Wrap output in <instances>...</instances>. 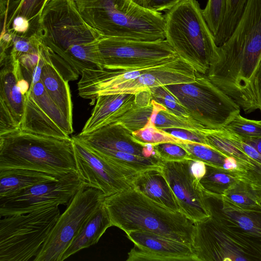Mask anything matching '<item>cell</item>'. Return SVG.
<instances>
[{
	"label": "cell",
	"mask_w": 261,
	"mask_h": 261,
	"mask_svg": "<svg viewBox=\"0 0 261 261\" xmlns=\"http://www.w3.org/2000/svg\"><path fill=\"white\" fill-rule=\"evenodd\" d=\"M38 24L42 42L66 81L77 80L85 69H102L99 35L84 21L73 0H49Z\"/></svg>",
	"instance_id": "cell-1"
},
{
	"label": "cell",
	"mask_w": 261,
	"mask_h": 261,
	"mask_svg": "<svg viewBox=\"0 0 261 261\" xmlns=\"http://www.w3.org/2000/svg\"><path fill=\"white\" fill-rule=\"evenodd\" d=\"M103 203L112 226L125 233L145 231L192 246L195 222L182 213L169 209L134 187L106 197Z\"/></svg>",
	"instance_id": "cell-2"
},
{
	"label": "cell",
	"mask_w": 261,
	"mask_h": 261,
	"mask_svg": "<svg viewBox=\"0 0 261 261\" xmlns=\"http://www.w3.org/2000/svg\"><path fill=\"white\" fill-rule=\"evenodd\" d=\"M84 21L99 35L154 41L166 39L165 18L132 0H73Z\"/></svg>",
	"instance_id": "cell-3"
},
{
	"label": "cell",
	"mask_w": 261,
	"mask_h": 261,
	"mask_svg": "<svg viewBox=\"0 0 261 261\" xmlns=\"http://www.w3.org/2000/svg\"><path fill=\"white\" fill-rule=\"evenodd\" d=\"M24 169L58 178L76 172L72 138L60 139L17 129L0 135V169Z\"/></svg>",
	"instance_id": "cell-4"
},
{
	"label": "cell",
	"mask_w": 261,
	"mask_h": 261,
	"mask_svg": "<svg viewBox=\"0 0 261 261\" xmlns=\"http://www.w3.org/2000/svg\"><path fill=\"white\" fill-rule=\"evenodd\" d=\"M166 40L197 72L206 75L219 56L215 42L196 0H182L167 11Z\"/></svg>",
	"instance_id": "cell-5"
},
{
	"label": "cell",
	"mask_w": 261,
	"mask_h": 261,
	"mask_svg": "<svg viewBox=\"0 0 261 261\" xmlns=\"http://www.w3.org/2000/svg\"><path fill=\"white\" fill-rule=\"evenodd\" d=\"M60 216L58 206L0 220V261H27L35 257Z\"/></svg>",
	"instance_id": "cell-6"
},
{
	"label": "cell",
	"mask_w": 261,
	"mask_h": 261,
	"mask_svg": "<svg viewBox=\"0 0 261 261\" xmlns=\"http://www.w3.org/2000/svg\"><path fill=\"white\" fill-rule=\"evenodd\" d=\"M165 87L191 117L206 128H223L240 113L239 106L206 75L197 72L195 82Z\"/></svg>",
	"instance_id": "cell-7"
},
{
	"label": "cell",
	"mask_w": 261,
	"mask_h": 261,
	"mask_svg": "<svg viewBox=\"0 0 261 261\" xmlns=\"http://www.w3.org/2000/svg\"><path fill=\"white\" fill-rule=\"evenodd\" d=\"M97 47L102 69L147 68L179 57L166 40L141 41L99 35Z\"/></svg>",
	"instance_id": "cell-8"
},
{
	"label": "cell",
	"mask_w": 261,
	"mask_h": 261,
	"mask_svg": "<svg viewBox=\"0 0 261 261\" xmlns=\"http://www.w3.org/2000/svg\"><path fill=\"white\" fill-rule=\"evenodd\" d=\"M100 190L84 185L60 215L34 261H61V257L81 229L103 202Z\"/></svg>",
	"instance_id": "cell-9"
},
{
	"label": "cell",
	"mask_w": 261,
	"mask_h": 261,
	"mask_svg": "<svg viewBox=\"0 0 261 261\" xmlns=\"http://www.w3.org/2000/svg\"><path fill=\"white\" fill-rule=\"evenodd\" d=\"M192 247L198 261L261 260L254 246L210 216L195 222Z\"/></svg>",
	"instance_id": "cell-10"
},
{
	"label": "cell",
	"mask_w": 261,
	"mask_h": 261,
	"mask_svg": "<svg viewBox=\"0 0 261 261\" xmlns=\"http://www.w3.org/2000/svg\"><path fill=\"white\" fill-rule=\"evenodd\" d=\"M71 138L76 172L86 188L98 189L107 197L134 187V181L140 172L110 163L76 136Z\"/></svg>",
	"instance_id": "cell-11"
},
{
	"label": "cell",
	"mask_w": 261,
	"mask_h": 261,
	"mask_svg": "<svg viewBox=\"0 0 261 261\" xmlns=\"http://www.w3.org/2000/svg\"><path fill=\"white\" fill-rule=\"evenodd\" d=\"M84 185L77 172H71L56 181L33 186L0 199V216L23 214L67 204Z\"/></svg>",
	"instance_id": "cell-12"
},
{
	"label": "cell",
	"mask_w": 261,
	"mask_h": 261,
	"mask_svg": "<svg viewBox=\"0 0 261 261\" xmlns=\"http://www.w3.org/2000/svg\"><path fill=\"white\" fill-rule=\"evenodd\" d=\"M0 135L20 129L30 85L10 54L0 59Z\"/></svg>",
	"instance_id": "cell-13"
},
{
	"label": "cell",
	"mask_w": 261,
	"mask_h": 261,
	"mask_svg": "<svg viewBox=\"0 0 261 261\" xmlns=\"http://www.w3.org/2000/svg\"><path fill=\"white\" fill-rule=\"evenodd\" d=\"M191 160L161 162L160 170L172 190L180 212L194 222L210 215L199 180L193 173Z\"/></svg>",
	"instance_id": "cell-14"
},
{
	"label": "cell",
	"mask_w": 261,
	"mask_h": 261,
	"mask_svg": "<svg viewBox=\"0 0 261 261\" xmlns=\"http://www.w3.org/2000/svg\"><path fill=\"white\" fill-rule=\"evenodd\" d=\"M203 193L210 217L241 235L261 254V211L242 208L223 195Z\"/></svg>",
	"instance_id": "cell-15"
},
{
	"label": "cell",
	"mask_w": 261,
	"mask_h": 261,
	"mask_svg": "<svg viewBox=\"0 0 261 261\" xmlns=\"http://www.w3.org/2000/svg\"><path fill=\"white\" fill-rule=\"evenodd\" d=\"M126 234L134 244L127 261H198L191 245L145 231Z\"/></svg>",
	"instance_id": "cell-16"
},
{
	"label": "cell",
	"mask_w": 261,
	"mask_h": 261,
	"mask_svg": "<svg viewBox=\"0 0 261 261\" xmlns=\"http://www.w3.org/2000/svg\"><path fill=\"white\" fill-rule=\"evenodd\" d=\"M76 137L93 150L121 151L149 158H159L150 144L143 145L122 125L112 123L90 134Z\"/></svg>",
	"instance_id": "cell-17"
},
{
	"label": "cell",
	"mask_w": 261,
	"mask_h": 261,
	"mask_svg": "<svg viewBox=\"0 0 261 261\" xmlns=\"http://www.w3.org/2000/svg\"><path fill=\"white\" fill-rule=\"evenodd\" d=\"M135 100L136 95L129 93L98 96L90 117L79 135H87L114 123L135 106Z\"/></svg>",
	"instance_id": "cell-18"
},
{
	"label": "cell",
	"mask_w": 261,
	"mask_h": 261,
	"mask_svg": "<svg viewBox=\"0 0 261 261\" xmlns=\"http://www.w3.org/2000/svg\"><path fill=\"white\" fill-rule=\"evenodd\" d=\"M42 55L41 81L50 97L67 119L73 124V107L68 82L55 65L49 50L43 43Z\"/></svg>",
	"instance_id": "cell-19"
},
{
	"label": "cell",
	"mask_w": 261,
	"mask_h": 261,
	"mask_svg": "<svg viewBox=\"0 0 261 261\" xmlns=\"http://www.w3.org/2000/svg\"><path fill=\"white\" fill-rule=\"evenodd\" d=\"M133 184L134 188L153 201L172 211L180 212L176 199L160 169L141 172Z\"/></svg>",
	"instance_id": "cell-20"
},
{
	"label": "cell",
	"mask_w": 261,
	"mask_h": 261,
	"mask_svg": "<svg viewBox=\"0 0 261 261\" xmlns=\"http://www.w3.org/2000/svg\"><path fill=\"white\" fill-rule=\"evenodd\" d=\"M113 226L103 202L89 218L63 253L61 261L96 244L106 230Z\"/></svg>",
	"instance_id": "cell-21"
},
{
	"label": "cell",
	"mask_w": 261,
	"mask_h": 261,
	"mask_svg": "<svg viewBox=\"0 0 261 261\" xmlns=\"http://www.w3.org/2000/svg\"><path fill=\"white\" fill-rule=\"evenodd\" d=\"M59 179L45 173L28 169H0V199L9 197L33 186Z\"/></svg>",
	"instance_id": "cell-22"
},
{
	"label": "cell",
	"mask_w": 261,
	"mask_h": 261,
	"mask_svg": "<svg viewBox=\"0 0 261 261\" xmlns=\"http://www.w3.org/2000/svg\"><path fill=\"white\" fill-rule=\"evenodd\" d=\"M200 132L204 136L208 146L226 157L236 159L245 168L246 171L244 175L253 168L251 158L235 143L228 130L224 128H204L200 130Z\"/></svg>",
	"instance_id": "cell-23"
},
{
	"label": "cell",
	"mask_w": 261,
	"mask_h": 261,
	"mask_svg": "<svg viewBox=\"0 0 261 261\" xmlns=\"http://www.w3.org/2000/svg\"><path fill=\"white\" fill-rule=\"evenodd\" d=\"M237 206L248 210L261 211V190L244 179H239L223 195Z\"/></svg>",
	"instance_id": "cell-24"
},
{
	"label": "cell",
	"mask_w": 261,
	"mask_h": 261,
	"mask_svg": "<svg viewBox=\"0 0 261 261\" xmlns=\"http://www.w3.org/2000/svg\"><path fill=\"white\" fill-rule=\"evenodd\" d=\"M153 111L149 121L159 129H182L197 132L205 128L193 119L180 117L152 99Z\"/></svg>",
	"instance_id": "cell-25"
},
{
	"label": "cell",
	"mask_w": 261,
	"mask_h": 261,
	"mask_svg": "<svg viewBox=\"0 0 261 261\" xmlns=\"http://www.w3.org/2000/svg\"><path fill=\"white\" fill-rule=\"evenodd\" d=\"M205 166V173L200 179L199 182L203 190L206 192L223 195L231 185L241 179L236 172L207 164Z\"/></svg>",
	"instance_id": "cell-26"
},
{
	"label": "cell",
	"mask_w": 261,
	"mask_h": 261,
	"mask_svg": "<svg viewBox=\"0 0 261 261\" xmlns=\"http://www.w3.org/2000/svg\"><path fill=\"white\" fill-rule=\"evenodd\" d=\"M49 0H14L8 8L5 31L10 29L13 19L18 16L25 17L30 26L38 25L41 12Z\"/></svg>",
	"instance_id": "cell-27"
},
{
	"label": "cell",
	"mask_w": 261,
	"mask_h": 261,
	"mask_svg": "<svg viewBox=\"0 0 261 261\" xmlns=\"http://www.w3.org/2000/svg\"><path fill=\"white\" fill-rule=\"evenodd\" d=\"M248 0H227L226 12L220 32L215 39L218 46L229 38L244 11Z\"/></svg>",
	"instance_id": "cell-28"
},
{
	"label": "cell",
	"mask_w": 261,
	"mask_h": 261,
	"mask_svg": "<svg viewBox=\"0 0 261 261\" xmlns=\"http://www.w3.org/2000/svg\"><path fill=\"white\" fill-rule=\"evenodd\" d=\"M190 154L191 160L223 168L227 158L210 146L196 142L181 140L178 144Z\"/></svg>",
	"instance_id": "cell-29"
},
{
	"label": "cell",
	"mask_w": 261,
	"mask_h": 261,
	"mask_svg": "<svg viewBox=\"0 0 261 261\" xmlns=\"http://www.w3.org/2000/svg\"><path fill=\"white\" fill-rule=\"evenodd\" d=\"M153 111V105L151 101L145 106L135 105L114 123L120 124L133 133L147 124Z\"/></svg>",
	"instance_id": "cell-30"
},
{
	"label": "cell",
	"mask_w": 261,
	"mask_h": 261,
	"mask_svg": "<svg viewBox=\"0 0 261 261\" xmlns=\"http://www.w3.org/2000/svg\"><path fill=\"white\" fill-rule=\"evenodd\" d=\"M132 133L135 141L143 145L150 144L154 145L167 142L178 144L182 140L165 130L158 128L150 121L144 127Z\"/></svg>",
	"instance_id": "cell-31"
},
{
	"label": "cell",
	"mask_w": 261,
	"mask_h": 261,
	"mask_svg": "<svg viewBox=\"0 0 261 261\" xmlns=\"http://www.w3.org/2000/svg\"><path fill=\"white\" fill-rule=\"evenodd\" d=\"M227 5V0H208L206 7L202 10L203 17L215 41L223 24Z\"/></svg>",
	"instance_id": "cell-32"
},
{
	"label": "cell",
	"mask_w": 261,
	"mask_h": 261,
	"mask_svg": "<svg viewBox=\"0 0 261 261\" xmlns=\"http://www.w3.org/2000/svg\"><path fill=\"white\" fill-rule=\"evenodd\" d=\"M241 138L261 137V120H251L238 114L224 127Z\"/></svg>",
	"instance_id": "cell-33"
},
{
	"label": "cell",
	"mask_w": 261,
	"mask_h": 261,
	"mask_svg": "<svg viewBox=\"0 0 261 261\" xmlns=\"http://www.w3.org/2000/svg\"><path fill=\"white\" fill-rule=\"evenodd\" d=\"M151 98L159 102L176 115L187 119H192L187 110L178 100L171 94L165 86L152 88L150 89Z\"/></svg>",
	"instance_id": "cell-34"
},
{
	"label": "cell",
	"mask_w": 261,
	"mask_h": 261,
	"mask_svg": "<svg viewBox=\"0 0 261 261\" xmlns=\"http://www.w3.org/2000/svg\"><path fill=\"white\" fill-rule=\"evenodd\" d=\"M156 155L162 161H180L191 160L189 153L178 144L171 142L153 145Z\"/></svg>",
	"instance_id": "cell-35"
},
{
	"label": "cell",
	"mask_w": 261,
	"mask_h": 261,
	"mask_svg": "<svg viewBox=\"0 0 261 261\" xmlns=\"http://www.w3.org/2000/svg\"><path fill=\"white\" fill-rule=\"evenodd\" d=\"M182 0H133L140 6L151 11L168 10Z\"/></svg>",
	"instance_id": "cell-36"
},
{
	"label": "cell",
	"mask_w": 261,
	"mask_h": 261,
	"mask_svg": "<svg viewBox=\"0 0 261 261\" xmlns=\"http://www.w3.org/2000/svg\"><path fill=\"white\" fill-rule=\"evenodd\" d=\"M166 131L173 137L180 140L207 145L204 136L200 132V130L194 132L182 129H170L166 130Z\"/></svg>",
	"instance_id": "cell-37"
},
{
	"label": "cell",
	"mask_w": 261,
	"mask_h": 261,
	"mask_svg": "<svg viewBox=\"0 0 261 261\" xmlns=\"http://www.w3.org/2000/svg\"><path fill=\"white\" fill-rule=\"evenodd\" d=\"M30 26V21L25 17L18 16L13 19L11 28L8 31L11 30L17 34H22L28 31Z\"/></svg>",
	"instance_id": "cell-38"
},
{
	"label": "cell",
	"mask_w": 261,
	"mask_h": 261,
	"mask_svg": "<svg viewBox=\"0 0 261 261\" xmlns=\"http://www.w3.org/2000/svg\"><path fill=\"white\" fill-rule=\"evenodd\" d=\"M254 88L261 112V60L255 72L254 80Z\"/></svg>",
	"instance_id": "cell-39"
},
{
	"label": "cell",
	"mask_w": 261,
	"mask_h": 261,
	"mask_svg": "<svg viewBox=\"0 0 261 261\" xmlns=\"http://www.w3.org/2000/svg\"><path fill=\"white\" fill-rule=\"evenodd\" d=\"M241 139L244 142L253 147L259 153L261 154V137L258 138Z\"/></svg>",
	"instance_id": "cell-40"
},
{
	"label": "cell",
	"mask_w": 261,
	"mask_h": 261,
	"mask_svg": "<svg viewBox=\"0 0 261 261\" xmlns=\"http://www.w3.org/2000/svg\"><path fill=\"white\" fill-rule=\"evenodd\" d=\"M259 187H260V190H261V186H259Z\"/></svg>",
	"instance_id": "cell-41"
},
{
	"label": "cell",
	"mask_w": 261,
	"mask_h": 261,
	"mask_svg": "<svg viewBox=\"0 0 261 261\" xmlns=\"http://www.w3.org/2000/svg\"><path fill=\"white\" fill-rule=\"evenodd\" d=\"M132 1H133V0H132Z\"/></svg>",
	"instance_id": "cell-42"
}]
</instances>
